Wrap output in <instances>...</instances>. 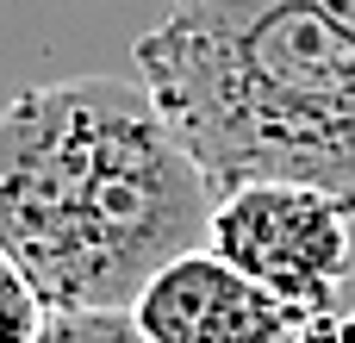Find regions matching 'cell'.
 <instances>
[{"mask_svg": "<svg viewBox=\"0 0 355 343\" xmlns=\"http://www.w3.org/2000/svg\"><path fill=\"white\" fill-rule=\"evenodd\" d=\"M293 343H355V312H343V306H331V312L306 319Z\"/></svg>", "mask_w": 355, "mask_h": 343, "instance_id": "cell-7", "label": "cell"}, {"mask_svg": "<svg viewBox=\"0 0 355 343\" xmlns=\"http://www.w3.org/2000/svg\"><path fill=\"white\" fill-rule=\"evenodd\" d=\"M349 206H337L318 187L300 181H250L218 194L206 250L225 256L237 275H250L262 294L293 306L300 319H318L337 306L355 269Z\"/></svg>", "mask_w": 355, "mask_h": 343, "instance_id": "cell-3", "label": "cell"}, {"mask_svg": "<svg viewBox=\"0 0 355 343\" xmlns=\"http://www.w3.org/2000/svg\"><path fill=\"white\" fill-rule=\"evenodd\" d=\"M131 319L150 343H293L306 325L293 306L262 294L250 275H237L212 250L168 262L137 294Z\"/></svg>", "mask_w": 355, "mask_h": 343, "instance_id": "cell-4", "label": "cell"}, {"mask_svg": "<svg viewBox=\"0 0 355 343\" xmlns=\"http://www.w3.org/2000/svg\"><path fill=\"white\" fill-rule=\"evenodd\" d=\"M131 56L218 194L300 181L355 212V0H175Z\"/></svg>", "mask_w": 355, "mask_h": 343, "instance_id": "cell-2", "label": "cell"}, {"mask_svg": "<svg viewBox=\"0 0 355 343\" xmlns=\"http://www.w3.org/2000/svg\"><path fill=\"white\" fill-rule=\"evenodd\" d=\"M44 343H150L131 312H50Z\"/></svg>", "mask_w": 355, "mask_h": 343, "instance_id": "cell-6", "label": "cell"}, {"mask_svg": "<svg viewBox=\"0 0 355 343\" xmlns=\"http://www.w3.org/2000/svg\"><path fill=\"white\" fill-rule=\"evenodd\" d=\"M218 187L144 81L69 75L0 106V244L50 312H131L206 250Z\"/></svg>", "mask_w": 355, "mask_h": 343, "instance_id": "cell-1", "label": "cell"}, {"mask_svg": "<svg viewBox=\"0 0 355 343\" xmlns=\"http://www.w3.org/2000/svg\"><path fill=\"white\" fill-rule=\"evenodd\" d=\"M44 331H50V306L0 244V343H44Z\"/></svg>", "mask_w": 355, "mask_h": 343, "instance_id": "cell-5", "label": "cell"}]
</instances>
